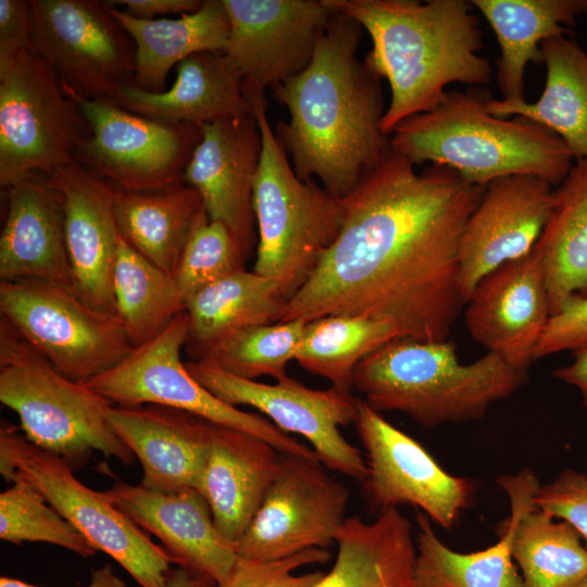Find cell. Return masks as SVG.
I'll return each mask as SVG.
<instances>
[{
	"label": "cell",
	"instance_id": "6da1fadb",
	"mask_svg": "<svg viewBox=\"0 0 587 587\" xmlns=\"http://www.w3.org/2000/svg\"><path fill=\"white\" fill-rule=\"evenodd\" d=\"M391 151L345 199L342 228L277 322L360 315L445 341L464 300L459 246L486 187Z\"/></svg>",
	"mask_w": 587,
	"mask_h": 587
},
{
	"label": "cell",
	"instance_id": "7a4b0ae2",
	"mask_svg": "<svg viewBox=\"0 0 587 587\" xmlns=\"http://www.w3.org/2000/svg\"><path fill=\"white\" fill-rule=\"evenodd\" d=\"M362 29L335 12L310 64L271 88L289 113L274 133L294 172L302 180L317 178L338 199L392 151L380 127L386 111L380 79L357 55Z\"/></svg>",
	"mask_w": 587,
	"mask_h": 587
},
{
	"label": "cell",
	"instance_id": "3957f363",
	"mask_svg": "<svg viewBox=\"0 0 587 587\" xmlns=\"http://www.w3.org/2000/svg\"><path fill=\"white\" fill-rule=\"evenodd\" d=\"M372 39L363 63L388 82L391 98L380 127L390 136L404 120L435 109L447 86L483 87L494 68L480 55L484 33L467 0H326Z\"/></svg>",
	"mask_w": 587,
	"mask_h": 587
},
{
	"label": "cell",
	"instance_id": "277c9868",
	"mask_svg": "<svg viewBox=\"0 0 587 587\" xmlns=\"http://www.w3.org/2000/svg\"><path fill=\"white\" fill-rule=\"evenodd\" d=\"M490 99L483 87L448 91L435 109L396 127L389 136L392 151L413 165L447 166L477 186L532 175L557 187L575 163L567 146L532 120L490 114Z\"/></svg>",
	"mask_w": 587,
	"mask_h": 587
},
{
	"label": "cell",
	"instance_id": "5b68a950",
	"mask_svg": "<svg viewBox=\"0 0 587 587\" xmlns=\"http://www.w3.org/2000/svg\"><path fill=\"white\" fill-rule=\"evenodd\" d=\"M528 371L488 351L463 364L448 340L396 337L355 366L352 384L373 410L401 412L435 427L484 417L526 383Z\"/></svg>",
	"mask_w": 587,
	"mask_h": 587
},
{
	"label": "cell",
	"instance_id": "8992f818",
	"mask_svg": "<svg viewBox=\"0 0 587 587\" xmlns=\"http://www.w3.org/2000/svg\"><path fill=\"white\" fill-rule=\"evenodd\" d=\"M249 102L262 136L253 185L258 228L253 271L270 279L287 302L337 239L345 221V199L328 195L315 180L296 175L268 122L265 96Z\"/></svg>",
	"mask_w": 587,
	"mask_h": 587
},
{
	"label": "cell",
	"instance_id": "52a82bcc",
	"mask_svg": "<svg viewBox=\"0 0 587 587\" xmlns=\"http://www.w3.org/2000/svg\"><path fill=\"white\" fill-rule=\"evenodd\" d=\"M0 401L16 413L30 442L64 459L73 470L85 465L93 451L125 465L135 460L111 426L114 404L58 372L2 316Z\"/></svg>",
	"mask_w": 587,
	"mask_h": 587
},
{
	"label": "cell",
	"instance_id": "ba28073f",
	"mask_svg": "<svg viewBox=\"0 0 587 587\" xmlns=\"http://www.w3.org/2000/svg\"><path fill=\"white\" fill-rule=\"evenodd\" d=\"M0 473L35 489L97 550L120 564L140 587H168L173 564L166 550L74 475L62 458L46 451L11 424L0 427Z\"/></svg>",
	"mask_w": 587,
	"mask_h": 587
},
{
	"label": "cell",
	"instance_id": "9c48e42d",
	"mask_svg": "<svg viewBox=\"0 0 587 587\" xmlns=\"http://www.w3.org/2000/svg\"><path fill=\"white\" fill-rule=\"evenodd\" d=\"M89 134L76 103L33 50L0 58V186L49 176Z\"/></svg>",
	"mask_w": 587,
	"mask_h": 587
},
{
	"label": "cell",
	"instance_id": "30bf717a",
	"mask_svg": "<svg viewBox=\"0 0 587 587\" xmlns=\"http://www.w3.org/2000/svg\"><path fill=\"white\" fill-rule=\"evenodd\" d=\"M0 313L51 365L86 383L134 349L117 315L93 309L65 285L0 280Z\"/></svg>",
	"mask_w": 587,
	"mask_h": 587
},
{
	"label": "cell",
	"instance_id": "8fae6325",
	"mask_svg": "<svg viewBox=\"0 0 587 587\" xmlns=\"http://www.w3.org/2000/svg\"><path fill=\"white\" fill-rule=\"evenodd\" d=\"M188 325L187 312L183 310L160 335L134 348L121 363L84 385L114 405L170 407L258 436L280 453L314 455L313 449L267 417L225 403L191 376L180 357Z\"/></svg>",
	"mask_w": 587,
	"mask_h": 587
},
{
	"label": "cell",
	"instance_id": "7c38bea8",
	"mask_svg": "<svg viewBox=\"0 0 587 587\" xmlns=\"http://www.w3.org/2000/svg\"><path fill=\"white\" fill-rule=\"evenodd\" d=\"M33 49L71 98L114 101L133 84L135 45L104 1L30 0Z\"/></svg>",
	"mask_w": 587,
	"mask_h": 587
},
{
	"label": "cell",
	"instance_id": "4fadbf2b",
	"mask_svg": "<svg viewBox=\"0 0 587 587\" xmlns=\"http://www.w3.org/2000/svg\"><path fill=\"white\" fill-rule=\"evenodd\" d=\"M89 134L74 160L120 190L152 192L185 184L201 126L132 113L110 100L72 99Z\"/></svg>",
	"mask_w": 587,
	"mask_h": 587
},
{
	"label": "cell",
	"instance_id": "5bb4252c",
	"mask_svg": "<svg viewBox=\"0 0 587 587\" xmlns=\"http://www.w3.org/2000/svg\"><path fill=\"white\" fill-rule=\"evenodd\" d=\"M186 367L225 403L255 408L283 432L304 437L326 469L360 483L365 479L367 467L361 450L339 429L354 423L357 416L359 399L351 391L333 386L311 389L288 375L276 384H263L228 374L204 361L187 362Z\"/></svg>",
	"mask_w": 587,
	"mask_h": 587
},
{
	"label": "cell",
	"instance_id": "9a60e30c",
	"mask_svg": "<svg viewBox=\"0 0 587 587\" xmlns=\"http://www.w3.org/2000/svg\"><path fill=\"white\" fill-rule=\"evenodd\" d=\"M325 469L316 454L280 453L260 508L235 544L239 558L273 561L333 545L350 494Z\"/></svg>",
	"mask_w": 587,
	"mask_h": 587
},
{
	"label": "cell",
	"instance_id": "2e32d148",
	"mask_svg": "<svg viewBox=\"0 0 587 587\" xmlns=\"http://www.w3.org/2000/svg\"><path fill=\"white\" fill-rule=\"evenodd\" d=\"M354 424L367 467L362 482L367 505L382 513L410 504L451 530L473 502V480L448 473L417 440L364 400L359 399Z\"/></svg>",
	"mask_w": 587,
	"mask_h": 587
},
{
	"label": "cell",
	"instance_id": "e0dca14e",
	"mask_svg": "<svg viewBox=\"0 0 587 587\" xmlns=\"http://www.w3.org/2000/svg\"><path fill=\"white\" fill-rule=\"evenodd\" d=\"M229 34L224 50L249 99L299 74L311 62L335 11L326 0H223Z\"/></svg>",
	"mask_w": 587,
	"mask_h": 587
},
{
	"label": "cell",
	"instance_id": "ac0fdd59",
	"mask_svg": "<svg viewBox=\"0 0 587 587\" xmlns=\"http://www.w3.org/2000/svg\"><path fill=\"white\" fill-rule=\"evenodd\" d=\"M554 188L532 175L505 176L486 186L460 239L464 303L486 274L534 249L552 213Z\"/></svg>",
	"mask_w": 587,
	"mask_h": 587
},
{
	"label": "cell",
	"instance_id": "d6986e66",
	"mask_svg": "<svg viewBox=\"0 0 587 587\" xmlns=\"http://www.w3.org/2000/svg\"><path fill=\"white\" fill-rule=\"evenodd\" d=\"M465 304L464 321L471 337L488 352L529 370L551 316L537 250L486 274Z\"/></svg>",
	"mask_w": 587,
	"mask_h": 587
},
{
	"label": "cell",
	"instance_id": "ffe728a7",
	"mask_svg": "<svg viewBox=\"0 0 587 587\" xmlns=\"http://www.w3.org/2000/svg\"><path fill=\"white\" fill-rule=\"evenodd\" d=\"M104 497L155 536L173 564L223 583L238 555L215 526L209 503L193 487L158 490L117 480Z\"/></svg>",
	"mask_w": 587,
	"mask_h": 587
},
{
	"label": "cell",
	"instance_id": "44dd1931",
	"mask_svg": "<svg viewBox=\"0 0 587 587\" xmlns=\"http://www.w3.org/2000/svg\"><path fill=\"white\" fill-rule=\"evenodd\" d=\"M202 138L185 170L210 221L226 225L248 254L258 242L253 185L262 136L254 114L201 126Z\"/></svg>",
	"mask_w": 587,
	"mask_h": 587
},
{
	"label": "cell",
	"instance_id": "7402d4cb",
	"mask_svg": "<svg viewBox=\"0 0 587 587\" xmlns=\"http://www.w3.org/2000/svg\"><path fill=\"white\" fill-rule=\"evenodd\" d=\"M61 191L74 290L96 310L116 315L112 279L120 234L113 184L77 161L48 176Z\"/></svg>",
	"mask_w": 587,
	"mask_h": 587
},
{
	"label": "cell",
	"instance_id": "603a6c76",
	"mask_svg": "<svg viewBox=\"0 0 587 587\" xmlns=\"http://www.w3.org/2000/svg\"><path fill=\"white\" fill-rule=\"evenodd\" d=\"M264 439L210 422L205 459L196 489L210 505L215 526L234 546L260 508L279 465Z\"/></svg>",
	"mask_w": 587,
	"mask_h": 587
},
{
	"label": "cell",
	"instance_id": "cb8c5ba5",
	"mask_svg": "<svg viewBox=\"0 0 587 587\" xmlns=\"http://www.w3.org/2000/svg\"><path fill=\"white\" fill-rule=\"evenodd\" d=\"M7 190L8 211L0 236V279H42L74 289L61 191L41 174Z\"/></svg>",
	"mask_w": 587,
	"mask_h": 587
},
{
	"label": "cell",
	"instance_id": "d4e9b609",
	"mask_svg": "<svg viewBox=\"0 0 587 587\" xmlns=\"http://www.w3.org/2000/svg\"><path fill=\"white\" fill-rule=\"evenodd\" d=\"M109 420L139 461L142 486L165 491L196 487L207 454L210 421L157 404L113 405Z\"/></svg>",
	"mask_w": 587,
	"mask_h": 587
},
{
	"label": "cell",
	"instance_id": "484cf974",
	"mask_svg": "<svg viewBox=\"0 0 587 587\" xmlns=\"http://www.w3.org/2000/svg\"><path fill=\"white\" fill-rule=\"evenodd\" d=\"M496 483L510 500L513 522L511 555L525 587H572L587 577V547L566 521L539 509L534 501L540 483L530 469L502 475Z\"/></svg>",
	"mask_w": 587,
	"mask_h": 587
},
{
	"label": "cell",
	"instance_id": "4316f807",
	"mask_svg": "<svg viewBox=\"0 0 587 587\" xmlns=\"http://www.w3.org/2000/svg\"><path fill=\"white\" fill-rule=\"evenodd\" d=\"M113 102L138 115L199 126L253 113L239 72L224 52L215 51L184 59L168 90L149 92L132 84Z\"/></svg>",
	"mask_w": 587,
	"mask_h": 587
},
{
	"label": "cell",
	"instance_id": "83f0119b",
	"mask_svg": "<svg viewBox=\"0 0 587 587\" xmlns=\"http://www.w3.org/2000/svg\"><path fill=\"white\" fill-rule=\"evenodd\" d=\"M335 542L336 561L313 587H414L416 545L397 508L371 523L347 517Z\"/></svg>",
	"mask_w": 587,
	"mask_h": 587
},
{
	"label": "cell",
	"instance_id": "f1b7e54d",
	"mask_svg": "<svg viewBox=\"0 0 587 587\" xmlns=\"http://www.w3.org/2000/svg\"><path fill=\"white\" fill-rule=\"evenodd\" d=\"M545 87L535 102L491 98L488 112L532 120L560 137L575 162L587 161V52L572 35L541 43Z\"/></svg>",
	"mask_w": 587,
	"mask_h": 587
},
{
	"label": "cell",
	"instance_id": "f546056e",
	"mask_svg": "<svg viewBox=\"0 0 587 587\" xmlns=\"http://www.w3.org/2000/svg\"><path fill=\"white\" fill-rule=\"evenodd\" d=\"M496 35L500 57L497 82L502 99L524 100V73L529 63L542 64L541 43L572 35L587 0H472Z\"/></svg>",
	"mask_w": 587,
	"mask_h": 587
},
{
	"label": "cell",
	"instance_id": "4dcf8cb0",
	"mask_svg": "<svg viewBox=\"0 0 587 587\" xmlns=\"http://www.w3.org/2000/svg\"><path fill=\"white\" fill-rule=\"evenodd\" d=\"M108 5V4H107ZM135 45L133 85L149 91H164L173 66L199 52H224L229 21L223 0H204L192 13L177 18H137L108 5Z\"/></svg>",
	"mask_w": 587,
	"mask_h": 587
},
{
	"label": "cell",
	"instance_id": "1f68e13d",
	"mask_svg": "<svg viewBox=\"0 0 587 587\" xmlns=\"http://www.w3.org/2000/svg\"><path fill=\"white\" fill-rule=\"evenodd\" d=\"M204 214L200 195L186 184L152 192L117 189L115 195L114 215L122 239L172 275Z\"/></svg>",
	"mask_w": 587,
	"mask_h": 587
},
{
	"label": "cell",
	"instance_id": "d6a6232c",
	"mask_svg": "<svg viewBox=\"0 0 587 587\" xmlns=\"http://www.w3.org/2000/svg\"><path fill=\"white\" fill-rule=\"evenodd\" d=\"M554 195L534 247L544 264L551 315L571 300L587 298V161L573 164Z\"/></svg>",
	"mask_w": 587,
	"mask_h": 587
},
{
	"label": "cell",
	"instance_id": "836d02e7",
	"mask_svg": "<svg viewBox=\"0 0 587 587\" xmlns=\"http://www.w3.org/2000/svg\"><path fill=\"white\" fill-rule=\"evenodd\" d=\"M286 301L266 277L238 271L202 288L185 302L189 347L195 361L230 333L277 323Z\"/></svg>",
	"mask_w": 587,
	"mask_h": 587
},
{
	"label": "cell",
	"instance_id": "e575fe53",
	"mask_svg": "<svg viewBox=\"0 0 587 587\" xmlns=\"http://www.w3.org/2000/svg\"><path fill=\"white\" fill-rule=\"evenodd\" d=\"M415 522L414 587H525L511 555L510 516L502 522L495 545L470 553L445 545L424 512L416 510Z\"/></svg>",
	"mask_w": 587,
	"mask_h": 587
},
{
	"label": "cell",
	"instance_id": "d590c367",
	"mask_svg": "<svg viewBox=\"0 0 587 587\" xmlns=\"http://www.w3.org/2000/svg\"><path fill=\"white\" fill-rule=\"evenodd\" d=\"M112 288L116 315L134 348L155 338L185 310L174 276L135 251L121 236Z\"/></svg>",
	"mask_w": 587,
	"mask_h": 587
},
{
	"label": "cell",
	"instance_id": "8d00e7d4",
	"mask_svg": "<svg viewBox=\"0 0 587 587\" xmlns=\"http://www.w3.org/2000/svg\"><path fill=\"white\" fill-rule=\"evenodd\" d=\"M399 337L384 321L360 315H327L307 322L295 359L333 387L352 391L355 366L371 352Z\"/></svg>",
	"mask_w": 587,
	"mask_h": 587
},
{
	"label": "cell",
	"instance_id": "74e56055",
	"mask_svg": "<svg viewBox=\"0 0 587 587\" xmlns=\"http://www.w3.org/2000/svg\"><path fill=\"white\" fill-rule=\"evenodd\" d=\"M307 322L295 320L252 325L227 335L199 361L228 374L255 380L287 376L286 366L295 359Z\"/></svg>",
	"mask_w": 587,
	"mask_h": 587
},
{
	"label": "cell",
	"instance_id": "f35d334b",
	"mask_svg": "<svg viewBox=\"0 0 587 587\" xmlns=\"http://www.w3.org/2000/svg\"><path fill=\"white\" fill-rule=\"evenodd\" d=\"M0 494V539L24 542L51 544L83 558L97 550L86 538L35 489L22 482L11 483Z\"/></svg>",
	"mask_w": 587,
	"mask_h": 587
},
{
	"label": "cell",
	"instance_id": "ab89813d",
	"mask_svg": "<svg viewBox=\"0 0 587 587\" xmlns=\"http://www.w3.org/2000/svg\"><path fill=\"white\" fill-rule=\"evenodd\" d=\"M248 257L242 243L223 223L204 214L187 241L173 274L186 300L233 273L245 270Z\"/></svg>",
	"mask_w": 587,
	"mask_h": 587
},
{
	"label": "cell",
	"instance_id": "60d3db41",
	"mask_svg": "<svg viewBox=\"0 0 587 587\" xmlns=\"http://www.w3.org/2000/svg\"><path fill=\"white\" fill-rule=\"evenodd\" d=\"M327 549L311 548L288 558L259 561L239 558L227 578L217 587H313L323 572L297 575L299 567L326 563L330 559Z\"/></svg>",
	"mask_w": 587,
	"mask_h": 587
},
{
	"label": "cell",
	"instance_id": "b9f144b4",
	"mask_svg": "<svg viewBox=\"0 0 587 587\" xmlns=\"http://www.w3.org/2000/svg\"><path fill=\"white\" fill-rule=\"evenodd\" d=\"M535 504L547 514L569 522L587 547V474L569 469L539 486Z\"/></svg>",
	"mask_w": 587,
	"mask_h": 587
},
{
	"label": "cell",
	"instance_id": "7bdbcfd3",
	"mask_svg": "<svg viewBox=\"0 0 587 587\" xmlns=\"http://www.w3.org/2000/svg\"><path fill=\"white\" fill-rule=\"evenodd\" d=\"M587 347V298L574 299L551 315L535 351V360Z\"/></svg>",
	"mask_w": 587,
	"mask_h": 587
},
{
	"label": "cell",
	"instance_id": "ee69618b",
	"mask_svg": "<svg viewBox=\"0 0 587 587\" xmlns=\"http://www.w3.org/2000/svg\"><path fill=\"white\" fill-rule=\"evenodd\" d=\"M30 1L0 0V58L30 48Z\"/></svg>",
	"mask_w": 587,
	"mask_h": 587
},
{
	"label": "cell",
	"instance_id": "f6af8a7d",
	"mask_svg": "<svg viewBox=\"0 0 587 587\" xmlns=\"http://www.w3.org/2000/svg\"><path fill=\"white\" fill-rule=\"evenodd\" d=\"M111 7H123L129 15L142 20L163 18L167 15L179 16L196 12L202 4L201 0H105Z\"/></svg>",
	"mask_w": 587,
	"mask_h": 587
},
{
	"label": "cell",
	"instance_id": "bcb514c9",
	"mask_svg": "<svg viewBox=\"0 0 587 587\" xmlns=\"http://www.w3.org/2000/svg\"><path fill=\"white\" fill-rule=\"evenodd\" d=\"M555 378L578 389L587 409V347L573 352V361L553 371Z\"/></svg>",
	"mask_w": 587,
	"mask_h": 587
},
{
	"label": "cell",
	"instance_id": "7dc6e473",
	"mask_svg": "<svg viewBox=\"0 0 587 587\" xmlns=\"http://www.w3.org/2000/svg\"><path fill=\"white\" fill-rule=\"evenodd\" d=\"M0 587H40L36 585L28 584L24 580L1 576L0 577ZM86 587H128L127 584L117 576L112 565L104 564L99 569L91 570L90 580Z\"/></svg>",
	"mask_w": 587,
	"mask_h": 587
},
{
	"label": "cell",
	"instance_id": "c3c4849f",
	"mask_svg": "<svg viewBox=\"0 0 587 587\" xmlns=\"http://www.w3.org/2000/svg\"><path fill=\"white\" fill-rule=\"evenodd\" d=\"M168 587H217V583L208 576L177 567L170 572Z\"/></svg>",
	"mask_w": 587,
	"mask_h": 587
},
{
	"label": "cell",
	"instance_id": "681fc988",
	"mask_svg": "<svg viewBox=\"0 0 587 587\" xmlns=\"http://www.w3.org/2000/svg\"><path fill=\"white\" fill-rule=\"evenodd\" d=\"M572 587H587V577L582 579L580 582H578L577 584H575Z\"/></svg>",
	"mask_w": 587,
	"mask_h": 587
}]
</instances>
